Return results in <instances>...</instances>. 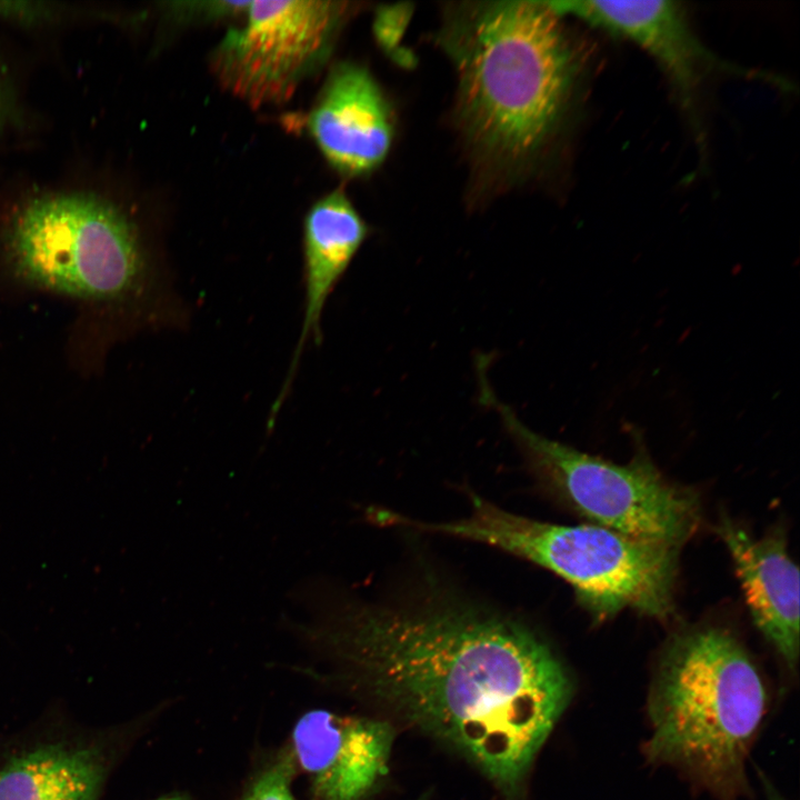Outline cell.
<instances>
[{"instance_id":"cell-14","label":"cell","mask_w":800,"mask_h":800,"mask_svg":"<svg viewBox=\"0 0 800 800\" xmlns=\"http://www.w3.org/2000/svg\"><path fill=\"white\" fill-rule=\"evenodd\" d=\"M412 8L408 3L381 7L377 10L373 29L376 38L387 53L400 62H410L409 53L400 48Z\"/></svg>"},{"instance_id":"cell-9","label":"cell","mask_w":800,"mask_h":800,"mask_svg":"<svg viewBox=\"0 0 800 800\" xmlns=\"http://www.w3.org/2000/svg\"><path fill=\"white\" fill-rule=\"evenodd\" d=\"M308 128L333 169L358 177L387 158L394 138V114L371 73L343 62L330 72L310 111Z\"/></svg>"},{"instance_id":"cell-2","label":"cell","mask_w":800,"mask_h":800,"mask_svg":"<svg viewBox=\"0 0 800 800\" xmlns=\"http://www.w3.org/2000/svg\"><path fill=\"white\" fill-rule=\"evenodd\" d=\"M547 1L463 2L448 10L440 44L458 80L462 131L498 168L524 167L567 108L576 57Z\"/></svg>"},{"instance_id":"cell-11","label":"cell","mask_w":800,"mask_h":800,"mask_svg":"<svg viewBox=\"0 0 800 800\" xmlns=\"http://www.w3.org/2000/svg\"><path fill=\"white\" fill-rule=\"evenodd\" d=\"M717 531L726 544L757 628L793 672L799 659V570L781 533L754 538L730 519Z\"/></svg>"},{"instance_id":"cell-21","label":"cell","mask_w":800,"mask_h":800,"mask_svg":"<svg viewBox=\"0 0 800 800\" xmlns=\"http://www.w3.org/2000/svg\"><path fill=\"white\" fill-rule=\"evenodd\" d=\"M418 800H426V799L420 798V799H418Z\"/></svg>"},{"instance_id":"cell-8","label":"cell","mask_w":800,"mask_h":800,"mask_svg":"<svg viewBox=\"0 0 800 800\" xmlns=\"http://www.w3.org/2000/svg\"><path fill=\"white\" fill-rule=\"evenodd\" d=\"M559 16H573L650 54L667 73L686 108L716 73L746 74L721 60L693 32L684 11L673 1H548Z\"/></svg>"},{"instance_id":"cell-18","label":"cell","mask_w":800,"mask_h":800,"mask_svg":"<svg viewBox=\"0 0 800 800\" xmlns=\"http://www.w3.org/2000/svg\"><path fill=\"white\" fill-rule=\"evenodd\" d=\"M759 776L766 794V800H786V798L780 793L776 786L772 784L764 773L759 772Z\"/></svg>"},{"instance_id":"cell-20","label":"cell","mask_w":800,"mask_h":800,"mask_svg":"<svg viewBox=\"0 0 800 800\" xmlns=\"http://www.w3.org/2000/svg\"><path fill=\"white\" fill-rule=\"evenodd\" d=\"M158 800H186V799H183V798H181V797H168V798H161V799H158Z\"/></svg>"},{"instance_id":"cell-12","label":"cell","mask_w":800,"mask_h":800,"mask_svg":"<svg viewBox=\"0 0 800 800\" xmlns=\"http://www.w3.org/2000/svg\"><path fill=\"white\" fill-rule=\"evenodd\" d=\"M369 234L346 193L337 189L318 200L303 221V321L288 376L277 400L284 402L307 343L322 341L324 307Z\"/></svg>"},{"instance_id":"cell-10","label":"cell","mask_w":800,"mask_h":800,"mask_svg":"<svg viewBox=\"0 0 800 800\" xmlns=\"http://www.w3.org/2000/svg\"><path fill=\"white\" fill-rule=\"evenodd\" d=\"M392 741L387 721L327 710L303 714L292 733L316 800H363L387 772Z\"/></svg>"},{"instance_id":"cell-5","label":"cell","mask_w":800,"mask_h":800,"mask_svg":"<svg viewBox=\"0 0 800 800\" xmlns=\"http://www.w3.org/2000/svg\"><path fill=\"white\" fill-rule=\"evenodd\" d=\"M468 517L406 524L488 544L566 580L597 619L632 609L664 620L673 611L678 546L598 524L563 526L522 517L472 496Z\"/></svg>"},{"instance_id":"cell-16","label":"cell","mask_w":800,"mask_h":800,"mask_svg":"<svg viewBox=\"0 0 800 800\" xmlns=\"http://www.w3.org/2000/svg\"><path fill=\"white\" fill-rule=\"evenodd\" d=\"M250 1H189L174 2L170 11L183 21H214L243 14Z\"/></svg>"},{"instance_id":"cell-13","label":"cell","mask_w":800,"mask_h":800,"mask_svg":"<svg viewBox=\"0 0 800 800\" xmlns=\"http://www.w3.org/2000/svg\"><path fill=\"white\" fill-rule=\"evenodd\" d=\"M108 772L96 741L47 738L0 757V800H98Z\"/></svg>"},{"instance_id":"cell-15","label":"cell","mask_w":800,"mask_h":800,"mask_svg":"<svg viewBox=\"0 0 800 800\" xmlns=\"http://www.w3.org/2000/svg\"><path fill=\"white\" fill-rule=\"evenodd\" d=\"M292 773V760L286 757L257 779L243 800H294L290 789Z\"/></svg>"},{"instance_id":"cell-7","label":"cell","mask_w":800,"mask_h":800,"mask_svg":"<svg viewBox=\"0 0 800 800\" xmlns=\"http://www.w3.org/2000/svg\"><path fill=\"white\" fill-rule=\"evenodd\" d=\"M353 9L347 1H250L243 23L214 49L213 72L252 107L282 103L327 60Z\"/></svg>"},{"instance_id":"cell-17","label":"cell","mask_w":800,"mask_h":800,"mask_svg":"<svg viewBox=\"0 0 800 800\" xmlns=\"http://www.w3.org/2000/svg\"><path fill=\"white\" fill-rule=\"evenodd\" d=\"M50 13V9L40 7L37 2L24 1H0V18H8L23 21H37Z\"/></svg>"},{"instance_id":"cell-1","label":"cell","mask_w":800,"mask_h":800,"mask_svg":"<svg viewBox=\"0 0 800 800\" xmlns=\"http://www.w3.org/2000/svg\"><path fill=\"white\" fill-rule=\"evenodd\" d=\"M289 630L337 658L394 716L517 794L568 707L572 682L521 622L478 607L331 602L312 588Z\"/></svg>"},{"instance_id":"cell-4","label":"cell","mask_w":800,"mask_h":800,"mask_svg":"<svg viewBox=\"0 0 800 800\" xmlns=\"http://www.w3.org/2000/svg\"><path fill=\"white\" fill-rule=\"evenodd\" d=\"M4 249L16 276L56 294L130 312L158 329L184 328L188 310L136 222L89 192L34 197L11 217Z\"/></svg>"},{"instance_id":"cell-3","label":"cell","mask_w":800,"mask_h":800,"mask_svg":"<svg viewBox=\"0 0 800 800\" xmlns=\"http://www.w3.org/2000/svg\"><path fill=\"white\" fill-rule=\"evenodd\" d=\"M767 709L761 673L729 631H681L658 660L644 753L717 800H739L750 792L746 763Z\"/></svg>"},{"instance_id":"cell-19","label":"cell","mask_w":800,"mask_h":800,"mask_svg":"<svg viewBox=\"0 0 800 800\" xmlns=\"http://www.w3.org/2000/svg\"><path fill=\"white\" fill-rule=\"evenodd\" d=\"M3 109H4V100H3V91H2V87H1V82H0V122L3 117Z\"/></svg>"},{"instance_id":"cell-6","label":"cell","mask_w":800,"mask_h":800,"mask_svg":"<svg viewBox=\"0 0 800 800\" xmlns=\"http://www.w3.org/2000/svg\"><path fill=\"white\" fill-rule=\"evenodd\" d=\"M477 373L480 401L499 413L532 471L593 524L678 547L694 533L698 497L667 480L642 449L619 464L541 436L497 398L484 370Z\"/></svg>"}]
</instances>
